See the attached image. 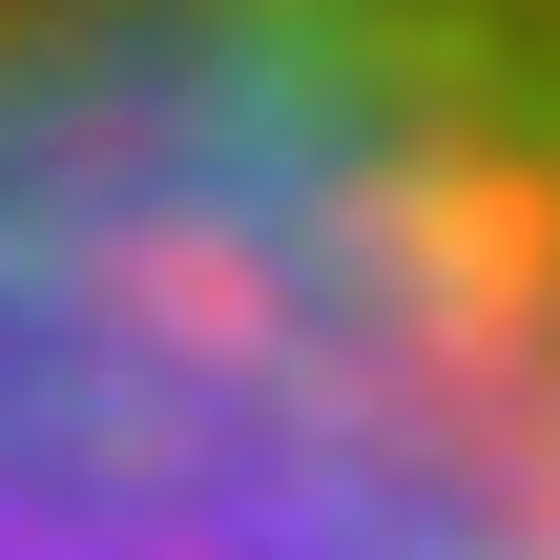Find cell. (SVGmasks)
<instances>
[{"label": "cell", "instance_id": "obj_1", "mask_svg": "<svg viewBox=\"0 0 560 560\" xmlns=\"http://www.w3.org/2000/svg\"><path fill=\"white\" fill-rule=\"evenodd\" d=\"M0 560H560V0H0Z\"/></svg>", "mask_w": 560, "mask_h": 560}]
</instances>
